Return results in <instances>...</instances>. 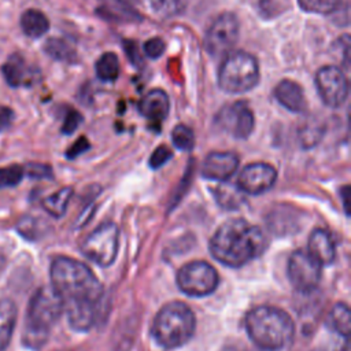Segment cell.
<instances>
[{
  "label": "cell",
  "mask_w": 351,
  "mask_h": 351,
  "mask_svg": "<svg viewBox=\"0 0 351 351\" xmlns=\"http://www.w3.org/2000/svg\"><path fill=\"white\" fill-rule=\"evenodd\" d=\"M317 92L325 106L337 108L348 97V80L336 66H324L315 75Z\"/></svg>",
  "instance_id": "cell-11"
},
{
  "label": "cell",
  "mask_w": 351,
  "mask_h": 351,
  "mask_svg": "<svg viewBox=\"0 0 351 351\" xmlns=\"http://www.w3.org/2000/svg\"><path fill=\"white\" fill-rule=\"evenodd\" d=\"M195 329L196 318L191 307L182 302H170L155 315L151 332L158 346L174 350L188 343Z\"/></svg>",
  "instance_id": "cell-5"
},
{
  "label": "cell",
  "mask_w": 351,
  "mask_h": 351,
  "mask_svg": "<svg viewBox=\"0 0 351 351\" xmlns=\"http://www.w3.org/2000/svg\"><path fill=\"white\" fill-rule=\"evenodd\" d=\"M171 141L180 151H191L195 147V133L186 125H177L171 132Z\"/></svg>",
  "instance_id": "cell-29"
},
{
  "label": "cell",
  "mask_w": 351,
  "mask_h": 351,
  "mask_svg": "<svg viewBox=\"0 0 351 351\" xmlns=\"http://www.w3.org/2000/svg\"><path fill=\"white\" fill-rule=\"evenodd\" d=\"M125 49H126V53H128V58L130 59V62L136 66H141L143 60H141V56H140V52H138V48H137L136 43L126 41L125 43Z\"/></svg>",
  "instance_id": "cell-39"
},
{
  "label": "cell",
  "mask_w": 351,
  "mask_h": 351,
  "mask_svg": "<svg viewBox=\"0 0 351 351\" xmlns=\"http://www.w3.org/2000/svg\"><path fill=\"white\" fill-rule=\"evenodd\" d=\"M259 11L267 18L276 16L281 12L280 0H259Z\"/></svg>",
  "instance_id": "cell-36"
},
{
  "label": "cell",
  "mask_w": 351,
  "mask_h": 351,
  "mask_svg": "<svg viewBox=\"0 0 351 351\" xmlns=\"http://www.w3.org/2000/svg\"><path fill=\"white\" fill-rule=\"evenodd\" d=\"M14 111L10 107L0 106V132L8 129L14 121Z\"/></svg>",
  "instance_id": "cell-38"
},
{
  "label": "cell",
  "mask_w": 351,
  "mask_h": 351,
  "mask_svg": "<svg viewBox=\"0 0 351 351\" xmlns=\"http://www.w3.org/2000/svg\"><path fill=\"white\" fill-rule=\"evenodd\" d=\"M328 325L332 330L343 337H348L351 333V310L346 303H337L328 314Z\"/></svg>",
  "instance_id": "cell-22"
},
{
  "label": "cell",
  "mask_w": 351,
  "mask_h": 351,
  "mask_svg": "<svg viewBox=\"0 0 351 351\" xmlns=\"http://www.w3.org/2000/svg\"><path fill=\"white\" fill-rule=\"evenodd\" d=\"M340 196H341V199H343V206H344V211H346V214L348 215L350 214V203H351V192H350V188H348V185H346V186H343L341 188V191H340Z\"/></svg>",
  "instance_id": "cell-40"
},
{
  "label": "cell",
  "mask_w": 351,
  "mask_h": 351,
  "mask_svg": "<svg viewBox=\"0 0 351 351\" xmlns=\"http://www.w3.org/2000/svg\"><path fill=\"white\" fill-rule=\"evenodd\" d=\"M73 197V188L64 186L53 192L52 195L43 199L41 206L45 210L47 214H49L53 218H60L66 214L69 203Z\"/></svg>",
  "instance_id": "cell-21"
},
{
  "label": "cell",
  "mask_w": 351,
  "mask_h": 351,
  "mask_svg": "<svg viewBox=\"0 0 351 351\" xmlns=\"http://www.w3.org/2000/svg\"><path fill=\"white\" fill-rule=\"evenodd\" d=\"M245 330L251 341L261 350L278 351L291 344L295 324L288 313L274 306H256L244 318Z\"/></svg>",
  "instance_id": "cell-3"
},
{
  "label": "cell",
  "mask_w": 351,
  "mask_h": 351,
  "mask_svg": "<svg viewBox=\"0 0 351 351\" xmlns=\"http://www.w3.org/2000/svg\"><path fill=\"white\" fill-rule=\"evenodd\" d=\"M138 110L143 117L152 122H162L169 115L170 100L165 90H149L138 103Z\"/></svg>",
  "instance_id": "cell-16"
},
{
  "label": "cell",
  "mask_w": 351,
  "mask_h": 351,
  "mask_svg": "<svg viewBox=\"0 0 351 351\" xmlns=\"http://www.w3.org/2000/svg\"><path fill=\"white\" fill-rule=\"evenodd\" d=\"M25 176L33 180H48L53 177L52 167L45 163H38V162H29L23 166Z\"/></svg>",
  "instance_id": "cell-31"
},
{
  "label": "cell",
  "mask_w": 351,
  "mask_h": 351,
  "mask_svg": "<svg viewBox=\"0 0 351 351\" xmlns=\"http://www.w3.org/2000/svg\"><path fill=\"white\" fill-rule=\"evenodd\" d=\"M149 8L160 18H171L180 14L186 0H147Z\"/></svg>",
  "instance_id": "cell-27"
},
{
  "label": "cell",
  "mask_w": 351,
  "mask_h": 351,
  "mask_svg": "<svg viewBox=\"0 0 351 351\" xmlns=\"http://www.w3.org/2000/svg\"><path fill=\"white\" fill-rule=\"evenodd\" d=\"M23 176L25 170L21 165H8L0 167V189L16 186L18 184H21Z\"/></svg>",
  "instance_id": "cell-30"
},
{
  "label": "cell",
  "mask_w": 351,
  "mask_h": 351,
  "mask_svg": "<svg viewBox=\"0 0 351 351\" xmlns=\"http://www.w3.org/2000/svg\"><path fill=\"white\" fill-rule=\"evenodd\" d=\"M44 52L58 62H74L75 60V51L74 48L62 38H48L44 44Z\"/></svg>",
  "instance_id": "cell-25"
},
{
  "label": "cell",
  "mask_w": 351,
  "mask_h": 351,
  "mask_svg": "<svg viewBox=\"0 0 351 351\" xmlns=\"http://www.w3.org/2000/svg\"><path fill=\"white\" fill-rule=\"evenodd\" d=\"M298 3L306 12L329 15L340 7L341 0H298Z\"/></svg>",
  "instance_id": "cell-28"
},
{
  "label": "cell",
  "mask_w": 351,
  "mask_h": 351,
  "mask_svg": "<svg viewBox=\"0 0 351 351\" xmlns=\"http://www.w3.org/2000/svg\"><path fill=\"white\" fill-rule=\"evenodd\" d=\"M48 223L43 221L41 218H37L34 215H23L16 222V232L26 240H37L43 237L47 232Z\"/></svg>",
  "instance_id": "cell-24"
},
{
  "label": "cell",
  "mask_w": 351,
  "mask_h": 351,
  "mask_svg": "<svg viewBox=\"0 0 351 351\" xmlns=\"http://www.w3.org/2000/svg\"><path fill=\"white\" fill-rule=\"evenodd\" d=\"M88 149H89V141L82 136V137H80V138L67 149L66 156H67L69 159H75L77 156H80L81 154H84V152L88 151Z\"/></svg>",
  "instance_id": "cell-37"
},
{
  "label": "cell",
  "mask_w": 351,
  "mask_h": 351,
  "mask_svg": "<svg viewBox=\"0 0 351 351\" xmlns=\"http://www.w3.org/2000/svg\"><path fill=\"white\" fill-rule=\"evenodd\" d=\"M306 251L321 265H329L336 258L335 241L325 229H314L310 233Z\"/></svg>",
  "instance_id": "cell-15"
},
{
  "label": "cell",
  "mask_w": 351,
  "mask_h": 351,
  "mask_svg": "<svg viewBox=\"0 0 351 351\" xmlns=\"http://www.w3.org/2000/svg\"><path fill=\"white\" fill-rule=\"evenodd\" d=\"M319 136H321L319 128L307 126V128H304V129L300 132V141H302L303 147L310 148V147H313V145H315V144L318 143Z\"/></svg>",
  "instance_id": "cell-35"
},
{
  "label": "cell",
  "mask_w": 351,
  "mask_h": 351,
  "mask_svg": "<svg viewBox=\"0 0 351 351\" xmlns=\"http://www.w3.org/2000/svg\"><path fill=\"white\" fill-rule=\"evenodd\" d=\"M96 75L104 82H112L119 75V60L114 52L103 53L95 66Z\"/></svg>",
  "instance_id": "cell-26"
},
{
  "label": "cell",
  "mask_w": 351,
  "mask_h": 351,
  "mask_svg": "<svg viewBox=\"0 0 351 351\" xmlns=\"http://www.w3.org/2000/svg\"><path fill=\"white\" fill-rule=\"evenodd\" d=\"M277 101L292 112H303L306 110L304 93L299 84L292 80H282L274 88Z\"/></svg>",
  "instance_id": "cell-17"
},
{
  "label": "cell",
  "mask_w": 351,
  "mask_h": 351,
  "mask_svg": "<svg viewBox=\"0 0 351 351\" xmlns=\"http://www.w3.org/2000/svg\"><path fill=\"white\" fill-rule=\"evenodd\" d=\"M219 284L217 270L204 261H192L181 266L177 273V285L188 296L202 298L213 293Z\"/></svg>",
  "instance_id": "cell-8"
},
{
  "label": "cell",
  "mask_w": 351,
  "mask_h": 351,
  "mask_svg": "<svg viewBox=\"0 0 351 351\" xmlns=\"http://www.w3.org/2000/svg\"><path fill=\"white\" fill-rule=\"evenodd\" d=\"M21 27L27 37L38 38L48 32L49 21L41 11L30 8L21 15Z\"/></svg>",
  "instance_id": "cell-19"
},
{
  "label": "cell",
  "mask_w": 351,
  "mask_h": 351,
  "mask_svg": "<svg viewBox=\"0 0 351 351\" xmlns=\"http://www.w3.org/2000/svg\"><path fill=\"white\" fill-rule=\"evenodd\" d=\"M81 122H82V115L78 111H74V110L69 111L66 118H64V122L62 125V133L63 134H73L78 129Z\"/></svg>",
  "instance_id": "cell-34"
},
{
  "label": "cell",
  "mask_w": 351,
  "mask_h": 351,
  "mask_svg": "<svg viewBox=\"0 0 351 351\" xmlns=\"http://www.w3.org/2000/svg\"><path fill=\"white\" fill-rule=\"evenodd\" d=\"M218 123L232 137L245 140L254 130L255 118L247 103L234 101L221 110L218 114Z\"/></svg>",
  "instance_id": "cell-12"
},
{
  "label": "cell",
  "mask_w": 351,
  "mask_h": 351,
  "mask_svg": "<svg viewBox=\"0 0 351 351\" xmlns=\"http://www.w3.org/2000/svg\"><path fill=\"white\" fill-rule=\"evenodd\" d=\"M165 41L159 37H152L149 40H147L143 45V51L144 53L151 58V59H158L162 56V53L165 52Z\"/></svg>",
  "instance_id": "cell-33"
},
{
  "label": "cell",
  "mask_w": 351,
  "mask_h": 351,
  "mask_svg": "<svg viewBox=\"0 0 351 351\" xmlns=\"http://www.w3.org/2000/svg\"><path fill=\"white\" fill-rule=\"evenodd\" d=\"M244 192L237 186V184H230L228 181L219 182L214 189V196L218 203L225 210H236L244 202Z\"/></svg>",
  "instance_id": "cell-20"
},
{
  "label": "cell",
  "mask_w": 351,
  "mask_h": 351,
  "mask_svg": "<svg viewBox=\"0 0 351 351\" xmlns=\"http://www.w3.org/2000/svg\"><path fill=\"white\" fill-rule=\"evenodd\" d=\"M277 180V170L265 162L244 166L237 178V186L245 195H261L267 192Z\"/></svg>",
  "instance_id": "cell-13"
},
{
  "label": "cell",
  "mask_w": 351,
  "mask_h": 351,
  "mask_svg": "<svg viewBox=\"0 0 351 351\" xmlns=\"http://www.w3.org/2000/svg\"><path fill=\"white\" fill-rule=\"evenodd\" d=\"M343 351H347V350H343Z\"/></svg>",
  "instance_id": "cell-42"
},
{
  "label": "cell",
  "mask_w": 351,
  "mask_h": 351,
  "mask_svg": "<svg viewBox=\"0 0 351 351\" xmlns=\"http://www.w3.org/2000/svg\"><path fill=\"white\" fill-rule=\"evenodd\" d=\"M239 156L234 152H211L202 166V176L213 181H228L239 167Z\"/></svg>",
  "instance_id": "cell-14"
},
{
  "label": "cell",
  "mask_w": 351,
  "mask_h": 351,
  "mask_svg": "<svg viewBox=\"0 0 351 351\" xmlns=\"http://www.w3.org/2000/svg\"><path fill=\"white\" fill-rule=\"evenodd\" d=\"M240 36V22L233 12H222L210 25L206 37V51L217 58L222 56L236 45Z\"/></svg>",
  "instance_id": "cell-9"
},
{
  "label": "cell",
  "mask_w": 351,
  "mask_h": 351,
  "mask_svg": "<svg viewBox=\"0 0 351 351\" xmlns=\"http://www.w3.org/2000/svg\"><path fill=\"white\" fill-rule=\"evenodd\" d=\"M259 81V64L254 55L245 51H232L223 58L218 71L219 88L232 95L251 90Z\"/></svg>",
  "instance_id": "cell-6"
},
{
  "label": "cell",
  "mask_w": 351,
  "mask_h": 351,
  "mask_svg": "<svg viewBox=\"0 0 351 351\" xmlns=\"http://www.w3.org/2000/svg\"><path fill=\"white\" fill-rule=\"evenodd\" d=\"M63 313V303L52 287H41L30 298L26 308L22 329V344L33 351L41 350L48 339L51 329Z\"/></svg>",
  "instance_id": "cell-4"
},
{
  "label": "cell",
  "mask_w": 351,
  "mask_h": 351,
  "mask_svg": "<svg viewBox=\"0 0 351 351\" xmlns=\"http://www.w3.org/2000/svg\"><path fill=\"white\" fill-rule=\"evenodd\" d=\"M51 287L63 303V311L77 306H99L103 298V285L84 262L58 256L49 269Z\"/></svg>",
  "instance_id": "cell-2"
},
{
  "label": "cell",
  "mask_w": 351,
  "mask_h": 351,
  "mask_svg": "<svg viewBox=\"0 0 351 351\" xmlns=\"http://www.w3.org/2000/svg\"><path fill=\"white\" fill-rule=\"evenodd\" d=\"M322 265L317 262L307 251H295L288 259V278L292 287L303 293L314 291L321 280Z\"/></svg>",
  "instance_id": "cell-10"
},
{
  "label": "cell",
  "mask_w": 351,
  "mask_h": 351,
  "mask_svg": "<svg viewBox=\"0 0 351 351\" xmlns=\"http://www.w3.org/2000/svg\"><path fill=\"white\" fill-rule=\"evenodd\" d=\"M119 248V228L114 222H104L92 230L81 244V252L101 267L114 263Z\"/></svg>",
  "instance_id": "cell-7"
},
{
  "label": "cell",
  "mask_w": 351,
  "mask_h": 351,
  "mask_svg": "<svg viewBox=\"0 0 351 351\" xmlns=\"http://www.w3.org/2000/svg\"><path fill=\"white\" fill-rule=\"evenodd\" d=\"M16 306L11 299L0 300V351H4L14 335L16 322Z\"/></svg>",
  "instance_id": "cell-18"
},
{
  "label": "cell",
  "mask_w": 351,
  "mask_h": 351,
  "mask_svg": "<svg viewBox=\"0 0 351 351\" xmlns=\"http://www.w3.org/2000/svg\"><path fill=\"white\" fill-rule=\"evenodd\" d=\"M266 237L259 226L241 218L225 221L210 240L214 259L229 267H241L258 258L266 248Z\"/></svg>",
  "instance_id": "cell-1"
},
{
  "label": "cell",
  "mask_w": 351,
  "mask_h": 351,
  "mask_svg": "<svg viewBox=\"0 0 351 351\" xmlns=\"http://www.w3.org/2000/svg\"><path fill=\"white\" fill-rule=\"evenodd\" d=\"M173 156V152L166 145H159L149 156V167L156 170L167 163Z\"/></svg>",
  "instance_id": "cell-32"
},
{
  "label": "cell",
  "mask_w": 351,
  "mask_h": 351,
  "mask_svg": "<svg viewBox=\"0 0 351 351\" xmlns=\"http://www.w3.org/2000/svg\"><path fill=\"white\" fill-rule=\"evenodd\" d=\"M119 3H122V4H126V5H134V4H137L140 0H118Z\"/></svg>",
  "instance_id": "cell-41"
},
{
  "label": "cell",
  "mask_w": 351,
  "mask_h": 351,
  "mask_svg": "<svg viewBox=\"0 0 351 351\" xmlns=\"http://www.w3.org/2000/svg\"><path fill=\"white\" fill-rule=\"evenodd\" d=\"M3 75L7 84L12 88L21 86L26 82V63L21 55H11L3 64Z\"/></svg>",
  "instance_id": "cell-23"
}]
</instances>
